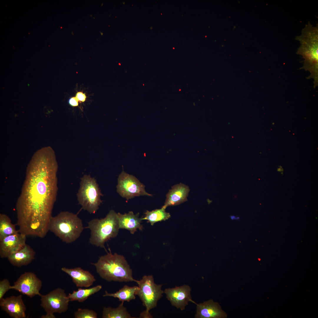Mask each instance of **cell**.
<instances>
[{
    "label": "cell",
    "mask_w": 318,
    "mask_h": 318,
    "mask_svg": "<svg viewBox=\"0 0 318 318\" xmlns=\"http://www.w3.org/2000/svg\"><path fill=\"white\" fill-rule=\"evenodd\" d=\"M16 230V225L12 223L11 220L7 215L0 214V240L4 237L19 233Z\"/></svg>",
    "instance_id": "22"
},
{
    "label": "cell",
    "mask_w": 318,
    "mask_h": 318,
    "mask_svg": "<svg viewBox=\"0 0 318 318\" xmlns=\"http://www.w3.org/2000/svg\"><path fill=\"white\" fill-rule=\"evenodd\" d=\"M41 306L46 314L41 318H55L54 313H61L68 309L70 301L68 296L64 289L57 288L45 295H41Z\"/></svg>",
    "instance_id": "8"
},
{
    "label": "cell",
    "mask_w": 318,
    "mask_h": 318,
    "mask_svg": "<svg viewBox=\"0 0 318 318\" xmlns=\"http://www.w3.org/2000/svg\"><path fill=\"white\" fill-rule=\"evenodd\" d=\"M117 192L127 200L140 196H151L146 192L145 186L136 178L122 171L117 179Z\"/></svg>",
    "instance_id": "9"
},
{
    "label": "cell",
    "mask_w": 318,
    "mask_h": 318,
    "mask_svg": "<svg viewBox=\"0 0 318 318\" xmlns=\"http://www.w3.org/2000/svg\"><path fill=\"white\" fill-rule=\"evenodd\" d=\"M300 46L297 54L304 59L302 68L310 72L308 77L314 80L315 87L318 82V25L314 26L309 21L302 29L301 34L296 37Z\"/></svg>",
    "instance_id": "2"
},
{
    "label": "cell",
    "mask_w": 318,
    "mask_h": 318,
    "mask_svg": "<svg viewBox=\"0 0 318 318\" xmlns=\"http://www.w3.org/2000/svg\"><path fill=\"white\" fill-rule=\"evenodd\" d=\"M102 196L96 180L90 175H84L81 178L77 193L79 203L82 208L90 213H95L102 201Z\"/></svg>",
    "instance_id": "6"
},
{
    "label": "cell",
    "mask_w": 318,
    "mask_h": 318,
    "mask_svg": "<svg viewBox=\"0 0 318 318\" xmlns=\"http://www.w3.org/2000/svg\"><path fill=\"white\" fill-rule=\"evenodd\" d=\"M26 236L19 233L8 236L0 240V256L8 258L26 244Z\"/></svg>",
    "instance_id": "12"
},
{
    "label": "cell",
    "mask_w": 318,
    "mask_h": 318,
    "mask_svg": "<svg viewBox=\"0 0 318 318\" xmlns=\"http://www.w3.org/2000/svg\"><path fill=\"white\" fill-rule=\"evenodd\" d=\"M138 289V286L130 287L127 285H125L122 288L115 293H110L105 291V294L103 296L117 298L119 301L122 302H129L131 300L135 299V296L137 295Z\"/></svg>",
    "instance_id": "19"
},
{
    "label": "cell",
    "mask_w": 318,
    "mask_h": 318,
    "mask_svg": "<svg viewBox=\"0 0 318 318\" xmlns=\"http://www.w3.org/2000/svg\"><path fill=\"white\" fill-rule=\"evenodd\" d=\"M61 270L71 277L77 287H89L96 281L94 276L89 271L80 267L72 269L62 267Z\"/></svg>",
    "instance_id": "15"
},
{
    "label": "cell",
    "mask_w": 318,
    "mask_h": 318,
    "mask_svg": "<svg viewBox=\"0 0 318 318\" xmlns=\"http://www.w3.org/2000/svg\"><path fill=\"white\" fill-rule=\"evenodd\" d=\"M42 282L33 272H26L22 274L15 281L11 289L16 290L30 298L41 295L39 292Z\"/></svg>",
    "instance_id": "10"
},
{
    "label": "cell",
    "mask_w": 318,
    "mask_h": 318,
    "mask_svg": "<svg viewBox=\"0 0 318 318\" xmlns=\"http://www.w3.org/2000/svg\"><path fill=\"white\" fill-rule=\"evenodd\" d=\"M35 252L28 245H25L19 250L7 258L13 266L18 267L27 265L35 258Z\"/></svg>",
    "instance_id": "18"
},
{
    "label": "cell",
    "mask_w": 318,
    "mask_h": 318,
    "mask_svg": "<svg viewBox=\"0 0 318 318\" xmlns=\"http://www.w3.org/2000/svg\"><path fill=\"white\" fill-rule=\"evenodd\" d=\"M11 286L9 281L7 279L0 281V300L3 298L5 293L11 289Z\"/></svg>",
    "instance_id": "25"
},
{
    "label": "cell",
    "mask_w": 318,
    "mask_h": 318,
    "mask_svg": "<svg viewBox=\"0 0 318 318\" xmlns=\"http://www.w3.org/2000/svg\"><path fill=\"white\" fill-rule=\"evenodd\" d=\"M230 218L232 220H234V219L236 220H238L239 219V217H236V216H230Z\"/></svg>",
    "instance_id": "28"
},
{
    "label": "cell",
    "mask_w": 318,
    "mask_h": 318,
    "mask_svg": "<svg viewBox=\"0 0 318 318\" xmlns=\"http://www.w3.org/2000/svg\"><path fill=\"white\" fill-rule=\"evenodd\" d=\"M122 302L116 308L104 307L102 317L103 318H132L127 312L126 308L123 305Z\"/></svg>",
    "instance_id": "21"
},
{
    "label": "cell",
    "mask_w": 318,
    "mask_h": 318,
    "mask_svg": "<svg viewBox=\"0 0 318 318\" xmlns=\"http://www.w3.org/2000/svg\"><path fill=\"white\" fill-rule=\"evenodd\" d=\"M0 306L13 318H25L26 307L21 295L3 298L0 300Z\"/></svg>",
    "instance_id": "13"
},
{
    "label": "cell",
    "mask_w": 318,
    "mask_h": 318,
    "mask_svg": "<svg viewBox=\"0 0 318 318\" xmlns=\"http://www.w3.org/2000/svg\"><path fill=\"white\" fill-rule=\"evenodd\" d=\"M120 228L127 229L133 234L139 229L142 230L143 226L141 224L142 218H139V213L135 214L132 211L127 213H117Z\"/></svg>",
    "instance_id": "17"
},
{
    "label": "cell",
    "mask_w": 318,
    "mask_h": 318,
    "mask_svg": "<svg viewBox=\"0 0 318 318\" xmlns=\"http://www.w3.org/2000/svg\"><path fill=\"white\" fill-rule=\"evenodd\" d=\"M109 251L99 257L96 263H91L100 277L108 281H134L138 284L139 280L132 277V270L125 257L116 253L112 254L110 249Z\"/></svg>",
    "instance_id": "3"
},
{
    "label": "cell",
    "mask_w": 318,
    "mask_h": 318,
    "mask_svg": "<svg viewBox=\"0 0 318 318\" xmlns=\"http://www.w3.org/2000/svg\"><path fill=\"white\" fill-rule=\"evenodd\" d=\"M74 317L75 318H97V314L92 310L79 308L75 312Z\"/></svg>",
    "instance_id": "24"
},
{
    "label": "cell",
    "mask_w": 318,
    "mask_h": 318,
    "mask_svg": "<svg viewBox=\"0 0 318 318\" xmlns=\"http://www.w3.org/2000/svg\"><path fill=\"white\" fill-rule=\"evenodd\" d=\"M102 286L97 285L89 289L79 288L77 291H73L71 293H69L68 297L70 301H77L82 302L92 295L99 292L101 289Z\"/></svg>",
    "instance_id": "20"
},
{
    "label": "cell",
    "mask_w": 318,
    "mask_h": 318,
    "mask_svg": "<svg viewBox=\"0 0 318 318\" xmlns=\"http://www.w3.org/2000/svg\"><path fill=\"white\" fill-rule=\"evenodd\" d=\"M138 284L139 289L137 295L146 308V310L141 313L140 317L152 318L149 311L156 306L158 301L163 296L164 291L161 287L163 285L155 283L152 275L143 276Z\"/></svg>",
    "instance_id": "7"
},
{
    "label": "cell",
    "mask_w": 318,
    "mask_h": 318,
    "mask_svg": "<svg viewBox=\"0 0 318 318\" xmlns=\"http://www.w3.org/2000/svg\"><path fill=\"white\" fill-rule=\"evenodd\" d=\"M79 101L75 97L70 98L68 101L69 105L72 107H76L78 105Z\"/></svg>",
    "instance_id": "27"
},
{
    "label": "cell",
    "mask_w": 318,
    "mask_h": 318,
    "mask_svg": "<svg viewBox=\"0 0 318 318\" xmlns=\"http://www.w3.org/2000/svg\"><path fill=\"white\" fill-rule=\"evenodd\" d=\"M144 213L145 215L142 218V220H147L151 225L158 221L166 220L170 217V213L166 212L165 209L162 207L151 211H147Z\"/></svg>",
    "instance_id": "23"
},
{
    "label": "cell",
    "mask_w": 318,
    "mask_h": 318,
    "mask_svg": "<svg viewBox=\"0 0 318 318\" xmlns=\"http://www.w3.org/2000/svg\"><path fill=\"white\" fill-rule=\"evenodd\" d=\"M75 97L80 103L84 102L87 98L85 94L82 92H78L76 93Z\"/></svg>",
    "instance_id": "26"
},
{
    "label": "cell",
    "mask_w": 318,
    "mask_h": 318,
    "mask_svg": "<svg viewBox=\"0 0 318 318\" xmlns=\"http://www.w3.org/2000/svg\"><path fill=\"white\" fill-rule=\"evenodd\" d=\"M196 304V318H224L227 317L226 314L221 309L218 303L214 302L212 299Z\"/></svg>",
    "instance_id": "14"
},
{
    "label": "cell",
    "mask_w": 318,
    "mask_h": 318,
    "mask_svg": "<svg viewBox=\"0 0 318 318\" xmlns=\"http://www.w3.org/2000/svg\"><path fill=\"white\" fill-rule=\"evenodd\" d=\"M85 228L90 230V243L96 246L105 248V243L118 234L120 228L117 214L114 210H111L104 218H94L90 221Z\"/></svg>",
    "instance_id": "5"
},
{
    "label": "cell",
    "mask_w": 318,
    "mask_h": 318,
    "mask_svg": "<svg viewBox=\"0 0 318 318\" xmlns=\"http://www.w3.org/2000/svg\"><path fill=\"white\" fill-rule=\"evenodd\" d=\"M191 291L189 286L184 285L173 288L165 289L164 293L172 306L183 310L189 302H191L196 304L191 299Z\"/></svg>",
    "instance_id": "11"
},
{
    "label": "cell",
    "mask_w": 318,
    "mask_h": 318,
    "mask_svg": "<svg viewBox=\"0 0 318 318\" xmlns=\"http://www.w3.org/2000/svg\"><path fill=\"white\" fill-rule=\"evenodd\" d=\"M84 228L82 220L77 214L66 211L52 216L49 230L63 241L69 244L77 240Z\"/></svg>",
    "instance_id": "4"
},
{
    "label": "cell",
    "mask_w": 318,
    "mask_h": 318,
    "mask_svg": "<svg viewBox=\"0 0 318 318\" xmlns=\"http://www.w3.org/2000/svg\"><path fill=\"white\" fill-rule=\"evenodd\" d=\"M58 169L54 152L50 147L39 150L32 157L16 204L19 233L43 238L49 231L58 191Z\"/></svg>",
    "instance_id": "1"
},
{
    "label": "cell",
    "mask_w": 318,
    "mask_h": 318,
    "mask_svg": "<svg viewBox=\"0 0 318 318\" xmlns=\"http://www.w3.org/2000/svg\"><path fill=\"white\" fill-rule=\"evenodd\" d=\"M189 191V187L182 183L173 186L167 194L162 207L166 209L168 206L177 205L187 201Z\"/></svg>",
    "instance_id": "16"
}]
</instances>
